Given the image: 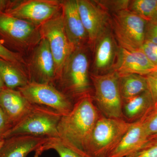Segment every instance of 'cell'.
<instances>
[{
	"label": "cell",
	"instance_id": "cell-22",
	"mask_svg": "<svg viewBox=\"0 0 157 157\" xmlns=\"http://www.w3.org/2000/svg\"><path fill=\"white\" fill-rule=\"evenodd\" d=\"M52 149L56 151L60 157H91L86 153L71 147L59 137H52L42 147L43 152Z\"/></svg>",
	"mask_w": 157,
	"mask_h": 157
},
{
	"label": "cell",
	"instance_id": "cell-29",
	"mask_svg": "<svg viewBox=\"0 0 157 157\" xmlns=\"http://www.w3.org/2000/svg\"><path fill=\"white\" fill-rule=\"evenodd\" d=\"M145 41L157 45V24L154 21H148L145 32Z\"/></svg>",
	"mask_w": 157,
	"mask_h": 157
},
{
	"label": "cell",
	"instance_id": "cell-21",
	"mask_svg": "<svg viewBox=\"0 0 157 157\" xmlns=\"http://www.w3.org/2000/svg\"><path fill=\"white\" fill-rule=\"evenodd\" d=\"M119 84L123 101L147 90L146 77L138 74H129L119 76Z\"/></svg>",
	"mask_w": 157,
	"mask_h": 157
},
{
	"label": "cell",
	"instance_id": "cell-25",
	"mask_svg": "<svg viewBox=\"0 0 157 157\" xmlns=\"http://www.w3.org/2000/svg\"><path fill=\"white\" fill-rule=\"evenodd\" d=\"M131 157H157V138H149L140 149Z\"/></svg>",
	"mask_w": 157,
	"mask_h": 157
},
{
	"label": "cell",
	"instance_id": "cell-35",
	"mask_svg": "<svg viewBox=\"0 0 157 157\" xmlns=\"http://www.w3.org/2000/svg\"><path fill=\"white\" fill-rule=\"evenodd\" d=\"M3 140H4V139L0 136V147H1L2 144Z\"/></svg>",
	"mask_w": 157,
	"mask_h": 157
},
{
	"label": "cell",
	"instance_id": "cell-7",
	"mask_svg": "<svg viewBox=\"0 0 157 157\" xmlns=\"http://www.w3.org/2000/svg\"><path fill=\"white\" fill-rule=\"evenodd\" d=\"M39 30L42 38L48 42L54 59L56 80L60 75L67 59L75 48L67 37L62 12H59L40 26Z\"/></svg>",
	"mask_w": 157,
	"mask_h": 157
},
{
	"label": "cell",
	"instance_id": "cell-37",
	"mask_svg": "<svg viewBox=\"0 0 157 157\" xmlns=\"http://www.w3.org/2000/svg\"><path fill=\"white\" fill-rule=\"evenodd\" d=\"M131 157V156H128V157Z\"/></svg>",
	"mask_w": 157,
	"mask_h": 157
},
{
	"label": "cell",
	"instance_id": "cell-14",
	"mask_svg": "<svg viewBox=\"0 0 157 157\" xmlns=\"http://www.w3.org/2000/svg\"><path fill=\"white\" fill-rule=\"evenodd\" d=\"M113 71L118 76L129 74L146 76L157 71V65L151 61L140 49L128 50L119 46Z\"/></svg>",
	"mask_w": 157,
	"mask_h": 157
},
{
	"label": "cell",
	"instance_id": "cell-17",
	"mask_svg": "<svg viewBox=\"0 0 157 157\" xmlns=\"http://www.w3.org/2000/svg\"><path fill=\"white\" fill-rule=\"evenodd\" d=\"M33 106L17 90L6 87L0 90V106L13 126L25 117Z\"/></svg>",
	"mask_w": 157,
	"mask_h": 157
},
{
	"label": "cell",
	"instance_id": "cell-19",
	"mask_svg": "<svg viewBox=\"0 0 157 157\" xmlns=\"http://www.w3.org/2000/svg\"><path fill=\"white\" fill-rule=\"evenodd\" d=\"M154 104L148 90L140 94L123 101V119L129 123L140 120Z\"/></svg>",
	"mask_w": 157,
	"mask_h": 157
},
{
	"label": "cell",
	"instance_id": "cell-5",
	"mask_svg": "<svg viewBox=\"0 0 157 157\" xmlns=\"http://www.w3.org/2000/svg\"><path fill=\"white\" fill-rule=\"evenodd\" d=\"M95 105L105 117L123 119L119 76L114 71L103 75L90 73Z\"/></svg>",
	"mask_w": 157,
	"mask_h": 157
},
{
	"label": "cell",
	"instance_id": "cell-3",
	"mask_svg": "<svg viewBox=\"0 0 157 157\" xmlns=\"http://www.w3.org/2000/svg\"><path fill=\"white\" fill-rule=\"evenodd\" d=\"M132 123L102 114L95 125L86 147L91 157H107L116 147Z\"/></svg>",
	"mask_w": 157,
	"mask_h": 157
},
{
	"label": "cell",
	"instance_id": "cell-23",
	"mask_svg": "<svg viewBox=\"0 0 157 157\" xmlns=\"http://www.w3.org/2000/svg\"><path fill=\"white\" fill-rule=\"evenodd\" d=\"M128 10L151 21L157 12V0L130 1Z\"/></svg>",
	"mask_w": 157,
	"mask_h": 157
},
{
	"label": "cell",
	"instance_id": "cell-10",
	"mask_svg": "<svg viewBox=\"0 0 157 157\" xmlns=\"http://www.w3.org/2000/svg\"><path fill=\"white\" fill-rule=\"evenodd\" d=\"M17 90L31 104L49 107L63 115L70 113L74 106L67 96L52 85L29 82Z\"/></svg>",
	"mask_w": 157,
	"mask_h": 157
},
{
	"label": "cell",
	"instance_id": "cell-12",
	"mask_svg": "<svg viewBox=\"0 0 157 157\" xmlns=\"http://www.w3.org/2000/svg\"><path fill=\"white\" fill-rule=\"evenodd\" d=\"M30 66V82L54 86L56 78L55 63L48 42L44 38L35 47Z\"/></svg>",
	"mask_w": 157,
	"mask_h": 157
},
{
	"label": "cell",
	"instance_id": "cell-31",
	"mask_svg": "<svg viewBox=\"0 0 157 157\" xmlns=\"http://www.w3.org/2000/svg\"><path fill=\"white\" fill-rule=\"evenodd\" d=\"M10 1L0 0V12H5L9 6Z\"/></svg>",
	"mask_w": 157,
	"mask_h": 157
},
{
	"label": "cell",
	"instance_id": "cell-26",
	"mask_svg": "<svg viewBox=\"0 0 157 157\" xmlns=\"http://www.w3.org/2000/svg\"><path fill=\"white\" fill-rule=\"evenodd\" d=\"M109 13L128 9L130 1H95Z\"/></svg>",
	"mask_w": 157,
	"mask_h": 157
},
{
	"label": "cell",
	"instance_id": "cell-16",
	"mask_svg": "<svg viewBox=\"0 0 157 157\" xmlns=\"http://www.w3.org/2000/svg\"><path fill=\"white\" fill-rule=\"evenodd\" d=\"M50 138L17 135L4 139L0 147V157H26L30 153L42 149Z\"/></svg>",
	"mask_w": 157,
	"mask_h": 157
},
{
	"label": "cell",
	"instance_id": "cell-24",
	"mask_svg": "<svg viewBox=\"0 0 157 157\" xmlns=\"http://www.w3.org/2000/svg\"><path fill=\"white\" fill-rule=\"evenodd\" d=\"M141 118L148 137L157 134V103L154 104Z\"/></svg>",
	"mask_w": 157,
	"mask_h": 157
},
{
	"label": "cell",
	"instance_id": "cell-30",
	"mask_svg": "<svg viewBox=\"0 0 157 157\" xmlns=\"http://www.w3.org/2000/svg\"><path fill=\"white\" fill-rule=\"evenodd\" d=\"M12 124L0 106V136L3 138L4 135L12 128Z\"/></svg>",
	"mask_w": 157,
	"mask_h": 157
},
{
	"label": "cell",
	"instance_id": "cell-15",
	"mask_svg": "<svg viewBox=\"0 0 157 157\" xmlns=\"http://www.w3.org/2000/svg\"><path fill=\"white\" fill-rule=\"evenodd\" d=\"M62 11L65 32L74 48L83 47L88 37L78 12L76 0L62 1Z\"/></svg>",
	"mask_w": 157,
	"mask_h": 157
},
{
	"label": "cell",
	"instance_id": "cell-34",
	"mask_svg": "<svg viewBox=\"0 0 157 157\" xmlns=\"http://www.w3.org/2000/svg\"><path fill=\"white\" fill-rule=\"evenodd\" d=\"M151 21H154L157 24V12L155 14L154 16L153 17L152 19L151 20Z\"/></svg>",
	"mask_w": 157,
	"mask_h": 157
},
{
	"label": "cell",
	"instance_id": "cell-32",
	"mask_svg": "<svg viewBox=\"0 0 157 157\" xmlns=\"http://www.w3.org/2000/svg\"><path fill=\"white\" fill-rule=\"evenodd\" d=\"M35 152L36 153H35V155H34L33 157H39V156L42 155V154L43 152L42 151L41 149H39V150Z\"/></svg>",
	"mask_w": 157,
	"mask_h": 157
},
{
	"label": "cell",
	"instance_id": "cell-13",
	"mask_svg": "<svg viewBox=\"0 0 157 157\" xmlns=\"http://www.w3.org/2000/svg\"><path fill=\"white\" fill-rule=\"evenodd\" d=\"M118 47L109 24L98 37L93 47L94 72L92 73L103 75L113 71Z\"/></svg>",
	"mask_w": 157,
	"mask_h": 157
},
{
	"label": "cell",
	"instance_id": "cell-28",
	"mask_svg": "<svg viewBox=\"0 0 157 157\" xmlns=\"http://www.w3.org/2000/svg\"><path fill=\"white\" fill-rule=\"evenodd\" d=\"M0 59L17 64L21 62L17 53L9 50L0 42Z\"/></svg>",
	"mask_w": 157,
	"mask_h": 157
},
{
	"label": "cell",
	"instance_id": "cell-27",
	"mask_svg": "<svg viewBox=\"0 0 157 157\" xmlns=\"http://www.w3.org/2000/svg\"><path fill=\"white\" fill-rule=\"evenodd\" d=\"M147 90L150 94L154 104L157 103V71L145 76Z\"/></svg>",
	"mask_w": 157,
	"mask_h": 157
},
{
	"label": "cell",
	"instance_id": "cell-18",
	"mask_svg": "<svg viewBox=\"0 0 157 157\" xmlns=\"http://www.w3.org/2000/svg\"><path fill=\"white\" fill-rule=\"evenodd\" d=\"M148 138L143 121L141 118L131 124L117 146L107 157L132 156L142 147Z\"/></svg>",
	"mask_w": 157,
	"mask_h": 157
},
{
	"label": "cell",
	"instance_id": "cell-20",
	"mask_svg": "<svg viewBox=\"0 0 157 157\" xmlns=\"http://www.w3.org/2000/svg\"><path fill=\"white\" fill-rule=\"evenodd\" d=\"M0 76L6 87L17 90L29 82L28 76L17 67V64L0 59Z\"/></svg>",
	"mask_w": 157,
	"mask_h": 157
},
{
	"label": "cell",
	"instance_id": "cell-11",
	"mask_svg": "<svg viewBox=\"0 0 157 157\" xmlns=\"http://www.w3.org/2000/svg\"><path fill=\"white\" fill-rule=\"evenodd\" d=\"M79 15L93 48L97 39L110 24V15L96 1L76 0Z\"/></svg>",
	"mask_w": 157,
	"mask_h": 157
},
{
	"label": "cell",
	"instance_id": "cell-1",
	"mask_svg": "<svg viewBox=\"0 0 157 157\" xmlns=\"http://www.w3.org/2000/svg\"><path fill=\"white\" fill-rule=\"evenodd\" d=\"M101 115L92 96L81 98L70 113L62 115L57 127L59 138L71 147L87 154L90 137Z\"/></svg>",
	"mask_w": 157,
	"mask_h": 157
},
{
	"label": "cell",
	"instance_id": "cell-33",
	"mask_svg": "<svg viewBox=\"0 0 157 157\" xmlns=\"http://www.w3.org/2000/svg\"><path fill=\"white\" fill-rule=\"evenodd\" d=\"M6 87L4 82H3L2 79L1 78V76H0V90L3 89L4 88Z\"/></svg>",
	"mask_w": 157,
	"mask_h": 157
},
{
	"label": "cell",
	"instance_id": "cell-2",
	"mask_svg": "<svg viewBox=\"0 0 157 157\" xmlns=\"http://www.w3.org/2000/svg\"><path fill=\"white\" fill-rule=\"evenodd\" d=\"M56 82L59 86L58 90L74 104L85 97L93 96L94 89L90 77L89 60L85 46L74 48L54 84Z\"/></svg>",
	"mask_w": 157,
	"mask_h": 157
},
{
	"label": "cell",
	"instance_id": "cell-36",
	"mask_svg": "<svg viewBox=\"0 0 157 157\" xmlns=\"http://www.w3.org/2000/svg\"><path fill=\"white\" fill-rule=\"evenodd\" d=\"M157 138V134H155V135H152V136H150V137H149L148 139L149 138Z\"/></svg>",
	"mask_w": 157,
	"mask_h": 157
},
{
	"label": "cell",
	"instance_id": "cell-4",
	"mask_svg": "<svg viewBox=\"0 0 157 157\" xmlns=\"http://www.w3.org/2000/svg\"><path fill=\"white\" fill-rule=\"evenodd\" d=\"M62 115L49 107L34 104L30 112L6 132L3 138L17 135L59 137L57 127Z\"/></svg>",
	"mask_w": 157,
	"mask_h": 157
},
{
	"label": "cell",
	"instance_id": "cell-9",
	"mask_svg": "<svg viewBox=\"0 0 157 157\" xmlns=\"http://www.w3.org/2000/svg\"><path fill=\"white\" fill-rule=\"evenodd\" d=\"M61 9L62 1L57 0L10 1L5 12L40 27Z\"/></svg>",
	"mask_w": 157,
	"mask_h": 157
},
{
	"label": "cell",
	"instance_id": "cell-8",
	"mask_svg": "<svg viewBox=\"0 0 157 157\" xmlns=\"http://www.w3.org/2000/svg\"><path fill=\"white\" fill-rule=\"evenodd\" d=\"M0 36L16 48L35 47L42 39L39 27L0 12Z\"/></svg>",
	"mask_w": 157,
	"mask_h": 157
},
{
	"label": "cell",
	"instance_id": "cell-6",
	"mask_svg": "<svg viewBox=\"0 0 157 157\" xmlns=\"http://www.w3.org/2000/svg\"><path fill=\"white\" fill-rule=\"evenodd\" d=\"M147 22L128 9L112 13L110 25L118 46L128 50L140 49L145 41Z\"/></svg>",
	"mask_w": 157,
	"mask_h": 157
}]
</instances>
